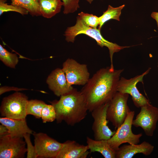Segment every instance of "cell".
Returning <instances> with one entry per match:
<instances>
[{
	"label": "cell",
	"mask_w": 158,
	"mask_h": 158,
	"mask_svg": "<svg viewBox=\"0 0 158 158\" xmlns=\"http://www.w3.org/2000/svg\"><path fill=\"white\" fill-rule=\"evenodd\" d=\"M134 115V111H131L123 123L117 128L114 134L107 140L110 147L116 151L119 146L123 143L137 144L139 142L142 134H134L132 130V122Z\"/></svg>",
	"instance_id": "8992f818"
},
{
	"label": "cell",
	"mask_w": 158,
	"mask_h": 158,
	"mask_svg": "<svg viewBox=\"0 0 158 158\" xmlns=\"http://www.w3.org/2000/svg\"><path fill=\"white\" fill-rule=\"evenodd\" d=\"M46 83L49 89L58 97L67 94L74 88L68 85L64 72L59 68L51 72L47 78Z\"/></svg>",
	"instance_id": "4fadbf2b"
},
{
	"label": "cell",
	"mask_w": 158,
	"mask_h": 158,
	"mask_svg": "<svg viewBox=\"0 0 158 158\" xmlns=\"http://www.w3.org/2000/svg\"><path fill=\"white\" fill-rule=\"evenodd\" d=\"M80 34L86 35L94 39L97 42V44L102 47L105 46L108 48L111 61L110 66L111 68L114 67L113 63L114 54L125 48L130 47L120 46L116 43L106 40L102 35L100 30L87 26L78 16L77 17L75 25L67 28L65 32L64 36L67 42H73L76 36Z\"/></svg>",
	"instance_id": "3957f363"
},
{
	"label": "cell",
	"mask_w": 158,
	"mask_h": 158,
	"mask_svg": "<svg viewBox=\"0 0 158 158\" xmlns=\"http://www.w3.org/2000/svg\"><path fill=\"white\" fill-rule=\"evenodd\" d=\"M140 108V112L133 120L132 125L141 128L147 136H152L158 121V108L150 103Z\"/></svg>",
	"instance_id": "8fae6325"
},
{
	"label": "cell",
	"mask_w": 158,
	"mask_h": 158,
	"mask_svg": "<svg viewBox=\"0 0 158 158\" xmlns=\"http://www.w3.org/2000/svg\"><path fill=\"white\" fill-rule=\"evenodd\" d=\"M41 16L50 18L59 13L63 3L61 0H38Z\"/></svg>",
	"instance_id": "ac0fdd59"
},
{
	"label": "cell",
	"mask_w": 158,
	"mask_h": 158,
	"mask_svg": "<svg viewBox=\"0 0 158 158\" xmlns=\"http://www.w3.org/2000/svg\"><path fill=\"white\" fill-rule=\"evenodd\" d=\"M6 0H0V15L4 13L9 11L18 13L22 15H27L29 13L27 10L22 7L6 3Z\"/></svg>",
	"instance_id": "603a6c76"
},
{
	"label": "cell",
	"mask_w": 158,
	"mask_h": 158,
	"mask_svg": "<svg viewBox=\"0 0 158 158\" xmlns=\"http://www.w3.org/2000/svg\"><path fill=\"white\" fill-rule=\"evenodd\" d=\"M157 67H158V65H157Z\"/></svg>",
	"instance_id": "1f68e13d"
},
{
	"label": "cell",
	"mask_w": 158,
	"mask_h": 158,
	"mask_svg": "<svg viewBox=\"0 0 158 158\" xmlns=\"http://www.w3.org/2000/svg\"><path fill=\"white\" fill-rule=\"evenodd\" d=\"M125 5H123L117 7H113L109 5L107 10L104 12L103 15L99 17V24L98 29H100L104 23L111 19H114L120 20L119 17L121 13V11L124 7Z\"/></svg>",
	"instance_id": "ffe728a7"
},
{
	"label": "cell",
	"mask_w": 158,
	"mask_h": 158,
	"mask_svg": "<svg viewBox=\"0 0 158 158\" xmlns=\"http://www.w3.org/2000/svg\"><path fill=\"white\" fill-rule=\"evenodd\" d=\"M154 146L144 141L139 144L125 145L119 147L116 151V158H132L138 153L145 156L150 155L153 151Z\"/></svg>",
	"instance_id": "5bb4252c"
},
{
	"label": "cell",
	"mask_w": 158,
	"mask_h": 158,
	"mask_svg": "<svg viewBox=\"0 0 158 158\" xmlns=\"http://www.w3.org/2000/svg\"><path fill=\"white\" fill-rule=\"evenodd\" d=\"M11 4L20 6L27 10L32 16H41L38 0H10Z\"/></svg>",
	"instance_id": "d6986e66"
},
{
	"label": "cell",
	"mask_w": 158,
	"mask_h": 158,
	"mask_svg": "<svg viewBox=\"0 0 158 158\" xmlns=\"http://www.w3.org/2000/svg\"><path fill=\"white\" fill-rule=\"evenodd\" d=\"M151 16L153 18L156 20L158 29V12H152L151 14Z\"/></svg>",
	"instance_id": "f546056e"
},
{
	"label": "cell",
	"mask_w": 158,
	"mask_h": 158,
	"mask_svg": "<svg viewBox=\"0 0 158 158\" xmlns=\"http://www.w3.org/2000/svg\"><path fill=\"white\" fill-rule=\"evenodd\" d=\"M63 3L65 14L73 13L79 8V0H61Z\"/></svg>",
	"instance_id": "484cf974"
},
{
	"label": "cell",
	"mask_w": 158,
	"mask_h": 158,
	"mask_svg": "<svg viewBox=\"0 0 158 158\" xmlns=\"http://www.w3.org/2000/svg\"><path fill=\"white\" fill-rule=\"evenodd\" d=\"M150 69L149 68L142 74L130 79L122 77L118 83L117 91L130 95L134 105L138 108L150 103L149 100L139 92L136 85L139 82L143 83L144 77L148 73Z\"/></svg>",
	"instance_id": "52a82bcc"
},
{
	"label": "cell",
	"mask_w": 158,
	"mask_h": 158,
	"mask_svg": "<svg viewBox=\"0 0 158 158\" xmlns=\"http://www.w3.org/2000/svg\"><path fill=\"white\" fill-rule=\"evenodd\" d=\"M62 67L69 86L84 85L90 78L87 65L80 64L74 59H67L63 63Z\"/></svg>",
	"instance_id": "ba28073f"
},
{
	"label": "cell",
	"mask_w": 158,
	"mask_h": 158,
	"mask_svg": "<svg viewBox=\"0 0 158 158\" xmlns=\"http://www.w3.org/2000/svg\"><path fill=\"white\" fill-rule=\"evenodd\" d=\"M0 123L8 128L9 134L13 137L23 138L27 133L33 134V131L28 126L26 119H17L1 117Z\"/></svg>",
	"instance_id": "2e32d148"
},
{
	"label": "cell",
	"mask_w": 158,
	"mask_h": 158,
	"mask_svg": "<svg viewBox=\"0 0 158 158\" xmlns=\"http://www.w3.org/2000/svg\"><path fill=\"white\" fill-rule=\"evenodd\" d=\"M30 135V134L27 133L23 136V138L27 145V158H38L35 146L33 145L31 142Z\"/></svg>",
	"instance_id": "4316f807"
},
{
	"label": "cell",
	"mask_w": 158,
	"mask_h": 158,
	"mask_svg": "<svg viewBox=\"0 0 158 158\" xmlns=\"http://www.w3.org/2000/svg\"><path fill=\"white\" fill-rule=\"evenodd\" d=\"M34 146L38 158H57L63 143L42 133H33Z\"/></svg>",
	"instance_id": "9c48e42d"
},
{
	"label": "cell",
	"mask_w": 158,
	"mask_h": 158,
	"mask_svg": "<svg viewBox=\"0 0 158 158\" xmlns=\"http://www.w3.org/2000/svg\"><path fill=\"white\" fill-rule=\"evenodd\" d=\"M78 15L85 24L90 27L97 28L99 25V17L96 16L82 12L79 13Z\"/></svg>",
	"instance_id": "d4e9b609"
},
{
	"label": "cell",
	"mask_w": 158,
	"mask_h": 158,
	"mask_svg": "<svg viewBox=\"0 0 158 158\" xmlns=\"http://www.w3.org/2000/svg\"><path fill=\"white\" fill-rule=\"evenodd\" d=\"M87 146L74 140H68L63 145L57 158H86L89 152Z\"/></svg>",
	"instance_id": "9a60e30c"
},
{
	"label": "cell",
	"mask_w": 158,
	"mask_h": 158,
	"mask_svg": "<svg viewBox=\"0 0 158 158\" xmlns=\"http://www.w3.org/2000/svg\"><path fill=\"white\" fill-rule=\"evenodd\" d=\"M8 130L4 125L1 124L0 125V137L9 134Z\"/></svg>",
	"instance_id": "f1b7e54d"
},
{
	"label": "cell",
	"mask_w": 158,
	"mask_h": 158,
	"mask_svg": "<svg viewBox=\"0 0 158 158\" xmlns=\"http://www.w3.org/2000/svg\"><path fill=\"white\" fill-rule=\"evenodd\" d=\"M86 142L91 152H99L105 158H116V152L110 147L107 140H97L87 137Z\"/></svg>",
	"instance_id": "e0dca14e"
},
{
	"label": "cell",
	"mask_w": 158,
	"mask_h": 158,
	"mask_svg": "<svg viewBox=\"0 0 158 158\" xmlns=\"http://www.w3.org/2000/svg\"><path fill=\"white\" fill-rule=\"evenodd\" d=\"M28 100L25 95L19 92L4 98L0 107L1 116L12 119H25Z\"/></svg>",
	"instance_id": "277c9868"
},
{
	"label": "cell",
	"mask_w": 158,
	"mask_h": 158,
	"mask_svg": "<svg viewBox=\"0 0 158 158\" xmlns=\"http://www.w3.org/2000/svg\"><path fill=\"white\" fill-rule=\"evenodd\" d=\"M123 69L111 71L110 67L100 69L89 78L81 92L88 111L91 112L109 102L117 91V86Z\"/></svg>",
	"instance_id": "6da1fadb"
},
{
	"label": "cell",
	"mask_w": 158,
	"mask_h": 158,
	"mask_svg": "<svg viewBox=\"0 0 158 158\" xmlns=\"http://www.w3.org/2000/svg\"><path fill=\"white\" fill-rule=\"evenodd\" d=\"M25 90H26L27 89L23 88H16L13 87H3L0 88V94L1 95L6 92L9 91L11 90L18 91Z\"/></svg>",
	"instance_id": "83f0119b"
},
{
	"label": "cell",
	"mask_w": 158,
	"mask_h": 158,
	"mask_svg": "<svg viewBox=\"0 0 158 158\" xmlns=\"http://www.w3.org/2000/svg\"><path fill=\"white\" fill-rule=\"evenodd\" d=\"M46 104L43 101L37 100H28L26 106L27 115H31L36 118L41 117V112L43 108Z\"/></svg>",
	"instance_id": "7402d4cb"
},
{
	"label": "cell",
	"mask_w": 158,
	"mask_h": 158,
	"mask_svg": "<svg viewBox=\"0 0 158 158\" xmlns=\"http://www.w3.org/2000/svg\"><path fill=\"white\" fill-rule=\"evenodd\" d=\"M51 104L55 111L57 122L64 121L71 126L84 119L88 111L81 92L74 88L70 93L60 96L59 100L54 101Z\"/></svg>",
	"instance_id": "7a4b0ae2"
},
{
	"label": "cell",
	"mask_w": 158,
	"mask_h": 158,
	"mask_svg": "<svg viewBox=\"0 0 158 158\" xmlns=\"http://www.w3.org/2000/svg\"><path fill=\"white\" fill-rule=\"evenodd\" d=\"M0 59L6 66L15 68L18 62L17 55L8 51L0 44Z\"/></svg>",
	"instance_id": "44dd1931"
},
{
	"label": "cell",
	"mask_w": 158,
	"mask_h": 158,
	"mask_svg": "<svg viewBox=\"0 0 158 158\" xmlns=\"http://www.w3.org/2000/svg\"><path fill=\"white\" fill-rule=\"evenodd\" d=\"M86 1H87V2L89 3L90 4H91L92 2L94 0H85Z\"/></svg>",
	"instance_id": "4dcf8cb0"
},
{
	"label": "cell",
	"mask_w": 158,
	"mask_h": 158,
	"mask_svg": "<svg viewBox=\"0 0 158 158\" xmlns=\"http://www.w3.org/2000/svg\"><path fill=\"white\" fill-rule=\"evenodd\" d=\"M108 105L109 102L98 107L91 112L94 119L92 129L95 140H108L116 132V131H112L107 125L108 121L107 112Z\"/></svg>",
	"instance_id": "7c38bea8"
},
{
	"label": "cell",
	"mask_w": 158,
	"mask_h": 158,
	"mask_svg": "<svg viewBox=\"0 0 158 158\" xmlns=\"http://www.w3.org/2000/svg\"><path fill=\"white\" fill-rule=\"evenodd\" d=\"M41 118L44 123L52 122L56 120V113L53 105L46 104L42 110Z\"/></svg>",
	"instance_id": "cb8c5ba5"
},
{
	"label": "cell",
	"mask_w": 158,
	"mask_h": 158,
	"mask_svg": "<svg viewBox=\"0 0 158 158\" xmlns=\"http://www.w3.org/2000/svg\"><path fill=\"white\" fill-rule=\"evenodd\" d=\"M129 95L117 92L109 102L107 118L116 128L121 126L131 111L127 104Z\"/></svg>",
	"instance_id": "5b68a950"
},
{
	"label": "cell",
	"mask_w": 158,
	"mask_h": 158,
	"mask_svg": "<svg viewBox=\"0 0 158 158\" xmlns=\"http://www.w3.org/2000/svg\"><path fill=\"white\" fill-rule=\"evenodd\" d=\"M23 138L9 134L0 137V158H24L27 149Z\"/></svg>",
	"instance_id": "30bf717a"
}]
</instances>
